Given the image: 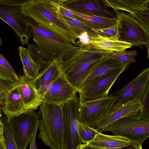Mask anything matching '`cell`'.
<instances>
[{
  "label": "cell",
  "mask_w": 149,
  "mask_h": 149,
  "mask_svg": "<svg viewBox=\"0 0 149 149\" xmlns=\"http://www.w3.org/2000/svg\"><path fill=\"white\" fill-rule=\"evenodd\" d=\"M31 30L33 43L26 48L40 70L55 60L65 61L81 48L36 24L31 27Z\"/></svg>",
  "instance_id": "obj_1"
},
{
  "label": "cell",
  "mask_w": 149,
  "mask_h": 149,
  "mask_svg": "<svg viewBox=\"0 0 149 149\" xmlns=\"http://www.w3.org/2000/svg\"><path fill=\"white\" fill-rule=\"evenodd\" d=\"M59 6V0H23L20 8L36 24L74 45L77 36L60 17Z\"/></svg>",
  "instance_id": "obj_2"
},
{
  "label": "cell",
  "mask_w": 149,
  "mask_h": 149,
  "mask_svg": "<svg viewBox=\"0 0 149 149\" xmlns=\"http://www.w3.org/2000/svg\"><path fill=\"white\" fill-rule=\"evenodd\" d=\"M109 52L96 48L91 44L82 46L71 57L61 61L62 73L78 92L95 65Z\"/></svg>",
  "instance_id": "obj_3"
},
{
  "label": "cell",
  "mask_w": 149,
  "mask_h": 149,
  "mask_svg": "<svg viewBox=\"0 0 149 149\" xmlns=\"http://www.w3.org/2000/svg\"><path fill=\"white\" fill-rule=\"evenodd\" d=\"M63 105L43 100L38 113V137L51 149H64Z\"/></svg>",
  "instance_id": "obj_4"
},
{
  "label": "cell",
  "mask_w": 149,
  "mask_h": 149,
  "mask_svg": "<svg viewBox=\"0 0 149 149\" xmlns=\"http://www.w3.org/2000/svg\"><path fill=\"white\" fill-rule=\"evenodd\" d=\"M23 0H0V18L13 29L22 45H29L32 37L31 27L36 23L22 12Z\"/></svg>",
  "instance_id": "obj_5"
},
{
  "label": "cell",
  "mask_w": 149,
  "mask_h": 149,
  "mask_svg": "<svg viewBox=\"0 0 149 149\" xmlns=\"http://www.w3.org/2000/svg\"><path fill=\"white\" fill-rule=\"evenodd\" d=\"M116 15L118 40L129 43L132 47L143 49L146 46L149 54V33L129 14L114 9Z\"/></svg>",
  "instance_id": "obj_6"
},
{
  "label": "cell",
  "mask_w": 149,
  "mask_h": 149,
  "mask_svg": "<svg viewBox=\"0 0 149 149\" xmlns=\"http://www.w3.org/2000/svg\"><path fill=\"white\" fill-rule=\"evenodd\" d=\"M109 131L113 135L124 137L142 145L149 136V122L134 116L124 117L109 124L102 131Z\"/></svg>",
  "instance_id": "obj_7"
},
{
  "label": "cell",
  "mask_w": 149,
  "mask_h": 149,
  "mask_svg": "<svg viewBox=\"0 0 149 149\" xmlns=\"http://www.w3.org/2000/svg\"><path fill=\"white\" fill-rule=\"evenodd\" d=\"M7 120L18 149H26L38 126V114L34 111H24Z\"/></svg>",
  "instance_id": "obj_8"
},
{
  "label": "cell",
  "mask_w": 149,
  "mask_h": 149,
  "mask_svg": "<svg viewBox=\"0 0 149 149\" xmlns=\"http://www.w3.org/2000/svg\"><path fill=\"white\" fill-rule=\"evenodd\" d=\"M116 97L111 94L103 98L79 102L78 121L95 129L100 122L109 113Z\"/></svg>",
  "instance_id": "obj_9"
},
{
  "label": "cell",
  "mask_w": 149,
  "mask_h": 149,
  "mask_svg": "<svg viewBox=\"0 0 149 149\" xmlns=\"http://www.w3.org/2000/svg\"><path fill=\"white\" fill-rule=\"evenodd\" d=\"M79 98L76 97L62 107L64 130V149H79L81 144L78 131Z\"/></svg>",
  "instance_id": "obj_10"
},
{
  "label": "cell",
  "mask_w": 149,
  "mask_h": 149,
  "mask_svg": "<svg viewBox=\"0 0 149 149\" xmlns=\"http://www.w3.org/2000/svg\"><path fill=\"white\" fill-rule=\"evenodd\" d=\"M148 88L149 68L148 67L143 69L136 77L123 88L111 93L116 100L109 112L130 100L136 99L141 102Z\"/></svg>",
  "instance_id": "obj_11"
},
{
  "label": "cell",
  "mask_w": 149,
  "mask_h": 149,
  "mask_svg": "<svg viewBox=\"0 0 149 149\" xmlns=\"http://www.w3.org/2000/svg\"><path fill=\"white\" fill-rule=\"evenodd\" d=\"M60 5L82 14L111 18H116L112 11L103 0H60Z\"/></svg>",
  "instance_id": "obj_12"
},
{
  "label": "cell",
  "mask_w": 149,
  "mask_h": 149,
  "mask_svg": "<svg viewBox=\"0 0 149 149\" xmlns=\"http://www.w3.org/2000/svg\"><path fill=\"white\" fill-rule=\"evenodd\" d=\"M129 66L126 65L111 73L78 92L79 102H82L108 96L109 92L116 80Z\"/></svg>",
  "instance_id": "obj_13"
},
{
  "label": "cell",
  "mask_w": 149,
  "mask_h": 149,
  "mask_svg": "<svg viewBox=\"0 0 149 149\" xmlns=\"http://www.w3.org/2000/svg\"><path fill=\"white\" fill-rule=\"evenodd\" d=\"M77 90L62 74L50 85L43 100L52 104L63 105L69 100L76 97Z\"/></svg>",
  "instance_id": "obj_14"
},
{
  "label": "cell",
  "mask_w": 149,
  "mask_h": 149,
  "mask_svg": "<svg viewBox=\"0 0 149 149\" xmlns=\"http://www.w3.org/2000/svg\"><path fill=\"white\" fill-rule=\"evenodd\" d=\"M142 105L138 99L130 100L110 112L100 122L96 130L102 133V130L108 125L120 118L134 116L139 118L141 113Z\"/></svg>",
  "instance_id": "obj_15"
},
{
  "label": "cell",
  "mask_w": 149,
  "mask_h": 149,
  "mask_svg": "<svg viewBox=\"0 0 149 149\" xmlns=\"http://www.w3.org/2000/svg\"><path fill=\"white\" fill-rule=\"evenodd\" d=\"M55 60L39 70L38 76L31 80L37 91L42 98L52 83L62 73L61 62Z\"/></svg>",
  "instance_id": "obj_16"
},
{
  "label": "cell",
  "mask_w": 149,
  "mask_h": 149,
  "mask_svg": "<svg viewBox=\"0 0 149 149\" xmlns=\"http://www.w3.org/2000/svg\"><path fill=\"white\" fill-rule=\"evenodd\" d=\"M107 53L104 55L95 65L82 83L79 91L84 90L111 73L126 65H130L121 63L111 58L107 55Z\"/></svg>",
  "instance_id": "obj_17"
},
{
  "label": "cell",
  "mask_w": 149,
  "mask_h": 149,
  "mask_svg": "<svg viewBox=\"0 0 149 149\" xmlns=\"http://www.w3.org/2000/svg\"><path fill=\"white\" fill-rule=\"evenodd\" d=\"M19 82L14 84L7 89L0 99V104L2 106L3 112L7 119L24 111Z\"/></svg>",
  "instance_id": "obj_18"
},
{
  "label": "cell",
  "mask_w": 149,
  "mask_h": 149,
  "mask_svg": "<svg viewBox=\"0 0 149 149\" xmlns=\"http://www.w3.org/2000/svg\"><path fill=\"white\" fill-rule=\"evenodd\" d=\"M18 84L24 105V111L36 110L41 104L43 99L40 96L31 80L24 75L19 77Z\"/></svg>",
  "instance_id": "obj_19"
},
{
  "label": "cell",
  "mask_w": 149,
  "mask_h": 149,
  "mask_svg": "<svg viewBox=\"0 0 149 149\" xmlns=\"http://www.w3.org/2000/svg\"><path fill=\"white\" fill-rule=\"evenodd\" d=\"M132 142L124 137L98 132L93 140L87 143L101 148L116 149L127 147Z\"/></svg>",
  "instance_id": "obj_20"
},
{
  "label": "cell",
  "mask_w": 149,
  "mask_h": 149,
  "mask_svg": "<svg viewBox=\"0 0 149 149\" xmlns=\"http://www.w3.org/2000/svg\"><path fill=\"white\" fill-rule=\"evenodd\" d=\"M68 10L74 15L75 20L93 31L107 28L117 24L116 18L85 15Z\"/></svg>",
  "instance_id": "obj_21"
},
{
  "label": "cell",
  "mask_w": 149,
  "mask_h": 149,
  "mask_svg": "<svg viewBox=\"0 0 149 149\" xmlns=\"http://www.w3.org/2000/svg\"><path fill=\"white\" fill-rule=\"evenodd\" d=\"M107 6L113 10H122L130 13L149 10V0H104Z\"/></svg>",
  "instance_id": "obj_22"
},
{
  "label": "cell",
  "mask_w": 149,
  "mask_h": 149,
  "mask_svg": "<svg viewBox=\"0 0 149 149\" xmlns=\"http://www.w3.org/2000/svg\"><path fill=\"white\" fill-rule=\"evenodd\" d=\"M90 44L95 48L109 51L121 52L132 47L129 43L103 38L99 36L90 37Z\"/></svg>",
  "instance_id": "obj_23"
},
{
  "label": "cell",
  "mask_w": 149,
  "mask_h": 149,
  "mask_svg": "<svg viewBox=\"0 0 149 149\" xmlns=\"http://www.w3.org/2000/svg\"><path fill=\"white\" fill-rule=\"evenodd\" d=\"M18 51L24 76L31 80L34 79L38 74L40 70L39 65L34 61L26 48L22 46H19Z\"/></svg>",
  "instance_id": "obj_24"
},
{
  "label": "cell",
  "mask_w": 149,
  "mask_h": 149,
  "mask_svg": "<svg viewBox=\"0 0 149 149\" xmlns=\"http://www.w3.org/2000/svg\"><path fill=\"white\" fill-rule=\"evenodd\" d=\"M19 77L0 65V95L13 84L18 83Z\"/></svg>",
  "instance_id": "obj_25"
},
{
  "label": "cell",
  "mask_w": 149,
  "mask_h": 149,
  "mask_svg": "<svg viewBox=\"0 0 149 149\" xmlns=\"http://www.w3.org/2000/svg\"><path fill=\"white\" fill-rule=\"evenodd\" d=\"M107 55L111 58L116 61L130 65L136 62L135 57L137 55V52L135 50L110 51L107 53Z\"/></svg>",
  "instance_id": "obj_26"
},
{
  "label": "cell",
  "mask_w": 149,
  "mask_h": 149,
  "mask_svg": "<svg viewBox=\"0 0 149 149\" xmlns=\"http://www.w3.org/2000/svg\"><path fill=\"white\" fill-rule=\"evenodd\" d=\"M59 16L74 31L77 38L79 35L84 32H86L90 37H95L98 36L94 31L79 21L63 16L60 13Z\"/></svg>",
  "instance_id": "obj_27"
},
{
  "label": "cell",
  "mask_w": 149,
  "mask_h": 149,
  "mask_svg": "<svg viewBox=\"0 0 149 149\" xmlns=\"http://www.w3.org/2000/svg\"><path fill=\"white\" fill-rule=\"evenodd\" d=\"M77 126L80 139L84 143H88L92 141L98 132L95 129L84 125L78 121Z\"/></svg>",
  "instance_id": "obj_28"
},
{
  "label": "cell",
  "mask_w": 149,
  "mask_h": 149,
  "mask_svg": "<svg viewBox=\"0 0 149 149\" xmlns=\"http://www.w3.org/2000/svg\"><path fill=\"white\" fill-rule=\"evenodd\" d=\"M3 124L2 136L6 149H18L14 138L9 125L6 118L2 120Z\"/></svg>",
  "instance_id": "obj_29"
},
{
  "label": "cell",
  "mask_w": 149,
  "mask_h": 149,
  "mask_svg": "<svg viewBox=\"0 0 149 149\" xmlns=\"http://www.w3.org/2000/svg\"><path fill=\"white\" fill-rule=\"evenodd\" d=\"M129 13L141 26L149 32V10L136 11Z\"/></svg>",
  "instance_id": "obj_30"
},
{
  "label": "cell",
  "mask_w": 149,
  "mask_h": 149,
  "mask_svg": "<svg viewBox=\"0 0 149 149\" xmlns=\"http://www.w3.org/2000/svg\"><path fill=\"white\" fill-rule=\"evenodd\" d=\"M97 35L103 38L114 40H118L117 24L113 26L101 29L93 30Z\"/></svg>",
  "instance_id": "obj_31"
},
{
  "label": "cell",
  "mask_w": 149,
  "mask_h": 149,
  "mask_svg": "<svg viewBox=\"0 0 149 149\" xmlns=\"http://www.w3.org/2000/svg\"><path fill=\"white\" fill-rule=\"evenodd\" d=\"M141 102L142 108L139 119L144 121L149 122V88L147 90Z\"/></svg>",
  "instance_id": "obj_32"
},
{
  "label": "cell",
  "mask_w": 149,
  "mask_h": 149,
  "mask_svg": "<svg viewBox=\"0 0 149 149\" xmlns=\"http://www.w3.org/2000/svg\"><path fill=\"white\" fill-rule=\"evenodd\" d=\"M79 149H107L91 146L88 143L81 144ZM116 149H142V146L138 143L133 142L129 146L124 148Z\"/></svg>",
  "instance_id": "obj_33"
},
{
  "label": "cell",
  "mask_w": 149,
  "mask_h": 149,
  "mask_svg": "<svg viewBox=\"0 0 149 149\" xmlns=\"http://www.w3.org/2000/svg\"><path fill=\"white\" fill-rule=\"evenodd\" d=\"M0 65L6 69L13 74H17L9 63L4 56L0 53Z\"/></svg>",
  "instance_id": "obj_34"
},
{
  "label": "cell",
  "mask_w": 149,
  "mask_h": 149,
  "mask_svg": "<svg viewBox=\"0 0 149 149\" xmlns=\"http://www.w3.org/2000/svg\"><path fill=\"white\" fill-rule=\"evenodd\" d=\"M59 10L60 13L63 15L65 17L76 19L74 15L68 9L63 7L60 5L59 6Z\"/></svg>",
  "instance_id": "obj_35"
},
{
  "label": "cell",
  "mask_w": 149,
  "mask_h": 149,
  "mask_svg": "<svg viewBox=\"0 0 149 149\" xmlns=\"http://www.w3.org/2000/svg\"><path fill=\"white\" fill-rule=\"evenodd\" d=\"M38 127L36 129L30 139L29 142L30 144L29 149H37L36 142V136Z\"/></svg>",
  "instance_id": "obj_36"
},
{
  "label": "cell",
  "mask_w": 149,
  "mask_h": 149,
  "mask_svg": "<svg viewBox=\"0 0 149 149\" xmlns=\"http://www.w3.org/2000/svg\"><path fill=\"white\" fill-rule=\"evenodd\" d=\"M0 149H6L2 135H0Z\"/></svg>",
  "instance_id": "obj_37"
},
{
  "label": "cell",
  "mask_w": 149,
  "mask_h": 149,
  "mask_svg": "<svg viewBox=\"0 0 149 149\" xmlns=\"http://www.w3.org/2000/svg\"><path fill=\"white\" fill-rule=\"evenodd\" d=\"M3 129V124L0 118V135H2Z\"/></svg>",
  "instance_id": "obj_38"
},
{
  "label": "cell",
  "mask_w": 149,
  "mask_h": 149,
  "mask_svg": "<svg viewBox=\"0 0 149 149\" xmlns=\"http://www.w3.org/2000/svg\"><path fill=\"white\" fill-rule=\"evenodd\" d=\"M3 42L1 38L0 37V47L2 45Z\"/></svg>",
  "instance_id": "obj_39"
},
{
  "label": "cell",
  "mask_w": 149,
  "mask_h": 149,
  "mask_svg": "<svg viewBox=\"0 0 149 149\" xmlns=\"http://www.w3.org/2000/svg\"><path fill=\"white\" fill-rule=\"evenodd\" d=\"M1 105L0 104V118L1 117Z\"/></svg>",
  "instance_id": "obj_40"
}]
</instances>
